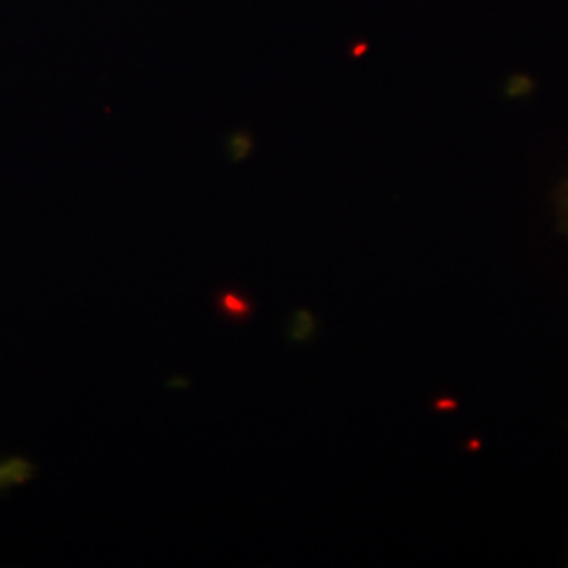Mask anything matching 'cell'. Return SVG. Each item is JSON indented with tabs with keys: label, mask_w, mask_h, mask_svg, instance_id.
Here are the masks:
<instances>
[{
	"label": "cell",
	"mask_w": 568,
	"mask_h": 568,
	"mask_svg": "<svg viewBox=\"0 0 568 568\" xmlns=\"http://www.w3.org/2000/svg\"><path fill=\"white\" fill-rule=\"evenodd\" d=\"M556 215H558V224L562 227V232L568 236V175L567 180L560 183L558 194H556Z\"/></svg>",
	"instance_id": "2"
},
{
	"label": "cell",
	"mask_w": 568,
	"mask_h": 568,
	"mask_svg": "<svg viewBox=\"0 0 568 568\" xmlns=\"http://www.w3.org/2000/svg\"><path fill=\"white\" fill-rule=\"evenodd\" d=\"M217 310L232 323H246L253 316V304L236 291H224L217 295Z\"/></svg>",
	"instance_id": "1"
}]
</instances>
